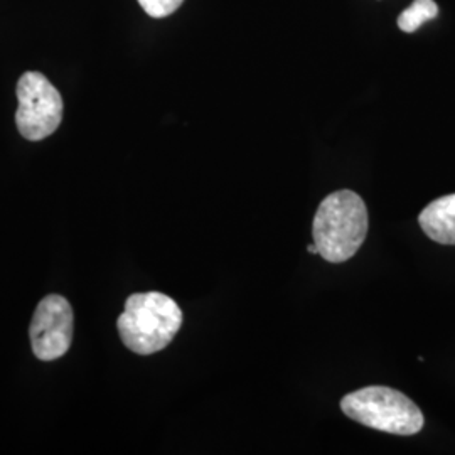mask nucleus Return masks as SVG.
Returning <instances> with one entry per match:
<instances>
[{"label": "nucleus", "mask_w": 455, "mask_h": 455, "mask_svg": "<svg viewBox=\"0 0 455 455\" xmlns=\"http://www.w3.org/2000/svg\"><path fill=\"white\" fill-rule=\"evenodd\" d=\"M341 410L353 422L393 435H415L423 428V413L407 395L388 387H366L342 398Z\"/></svg>", "instance_id": "3"}, {"label": "nucleus", "mask_w": 455, "mask_h": 455, "mask_svg": "<svg viewBox=\"0 0 455 455\" xmlns=\"http://www.w3.org/2000/svg\"><path fill=\"white\" fill-rule=\"evenodd\" d=\"M29 336L36 358L52 361L65 356L73 341V309L65 297L48 295L37 304Z\"/></svg>", "instance_id": "5"}, {"label": "nucleus", "mask_w": 455, "mask_h": 455, "mask_svg": "<svg viewBox=\"0 0 455 455\" xmlns=\"http://www.w3.org/2000/svg\"><path fill=\"white\" fill-rule=\"evenodd\" d=\"M16 124L28 140H43L58 131L63 120V98L43 73L28 71L17 83Z\"/></svg>", "instance_id": "4"}, {"label": "nucleus", "mask_w": 455, "mask_h": 455, "mask_svg": "<svg viewBox=\"0 0 455 455\" xmlns=\"http://www.w3.org/2000/svg\"><path fill=\"white\" fill-rule=\"evenodd\" d=\"M180 325L182 310L178 302L161 292L133 293L116 321L124 344L142 356L167 347Z\"/></svg>", "instance_id": "2"}, {"label": "nucleus", "mask_w": 455, "mask_h": 455, "mask_svg": "<svg viewBox=\"0 0 455 455\" xmlns=\"http://www.w3.org/2000/svg\"><path fill=\"white\" fill-rule=\"evenodd\" d=\"M182 2L184 0H139L140 7L154 19H163L174 14L182 5Z\"/></svg>", "instance_id": "8"}, {"label": "nucleus", "mask_w": 455, "mask_h": 455, "mask_svg": "<svg viewBox=\"0 0 455 455\" xmlns=\"http://www.w3.org/2000/svg\"><path fill=\"white\" fill-rule=\"evenodd\" d=\"M423 233L435 243L455 244V195L432 201L419 216Z\"/></svg>", "instance_id": "6"}, {"label": "nucleus", "mask_w": 455, "mask_h": 455, "mask_svg": "<svg viewBox=\"0 0 455 455\" xmlns=\"http://www.w3.org/2000/svg\"><path fill=\"white\" fill-rule=\"evenodd\" d=\"M439 14V5L434 0H415L398 17V28L403 33H415L425 22L435 19Z\"/></svg>", "instance_id": "7"}, {"label": "nucleus", "mask_w": 455, "mask_h": 455, "mask_svg": "<svg viewBox=\"0 0 455 455\" xmlns=\"http://www.w3.org/2000/svg\"><path fill=\"white\" fill-rule=\"evenodd\" d=\"M368 227V210L361 196L349 189L327 196L312 223L319 257L329 263L351 260L364 243Z\"/></svg>", "instance_id": "1"}, {"label": "nucleus", "mask_w": 455, "mask_h": 455, "mask_svg": "<svg viewBox=\"0 0 455 455\" xmlns=\"http://www.w3.org/2000/svg\"><path fill=\"white\" fill-rule=\"evenodd\" d=\"M307 251L312 253V255H319V250H317L315 244H309V246H307Z\"/></svg>", "instance_id": "9"}]
</instances>
